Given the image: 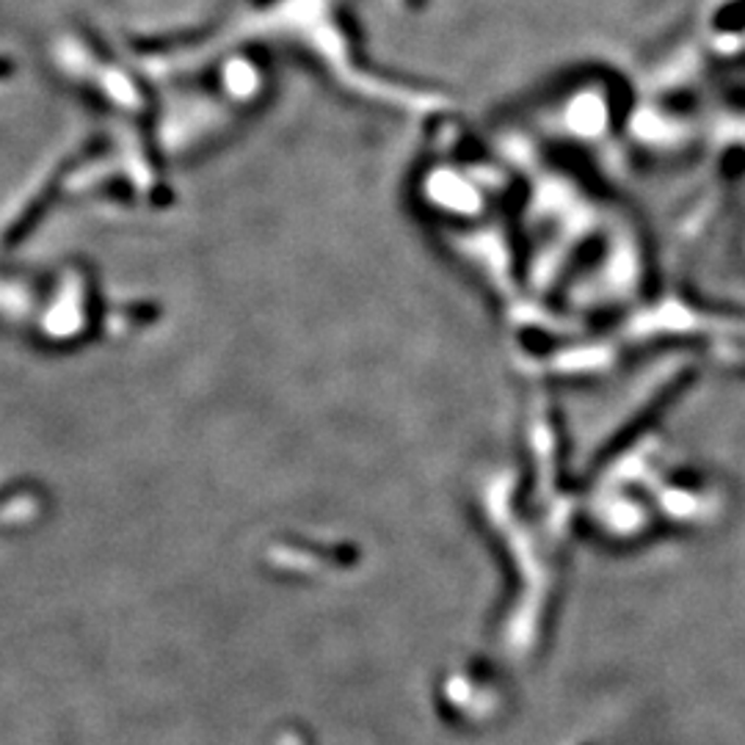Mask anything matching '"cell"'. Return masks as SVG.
Instances as JSON below:
<instances>
[{
  "label": "cell",
  "instance_id": "cell-1",
  "mask_svg": "<svg viewBox=\"0 0 745 745\" xmlns=\"http://www.w3.org/2000/svg\"><path fill=\"white\" fill-rule=\"evenodd\" d=\"M9 72H12V64H9V59L7 61L0 59V78H3V75H9Z\"/></svg>",
  "mask_w": 745,
  "mask_h": 745
}]
</instances>
